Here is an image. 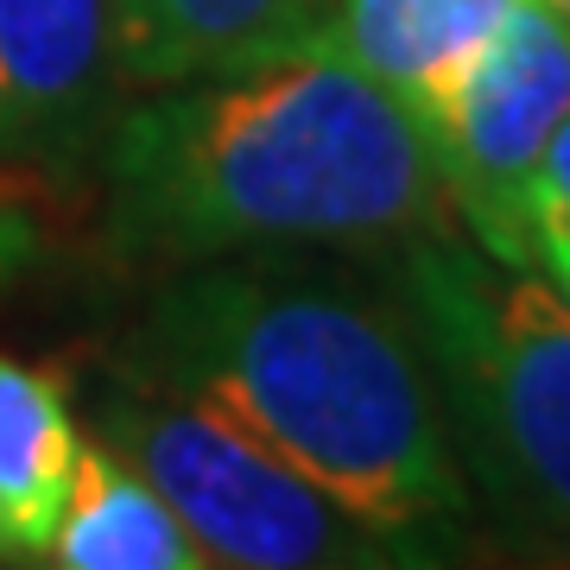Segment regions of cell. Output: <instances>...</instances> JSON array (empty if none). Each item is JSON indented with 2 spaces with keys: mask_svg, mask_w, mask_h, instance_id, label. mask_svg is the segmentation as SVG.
Listing matches in <instances>:
<instances>
[{
  "mask_svg": "<svg viewBox=\"0 0 570 570\" xmlns=\"http://www.w3.org/2000/svg\"><path fill=\"white\" fill-rule=\"evenodd\" d=\"M45 564L63 570H209V551L190 539L165 501L121 450L82 438L77 475L63 494Z\"/></svg>",
  "mask_w": 570,
  "mask_h": 570,
  "instance_id": "ba28073f",
  "label": "cell"
},
{
  "mask_svg": "<svg viewBox=\"0 0 570 570\" xmlns=\"http://www.w3.org/2000/svg\"><path fill=\"white\" fill-rule=\"evenodd\" d=\"M77 450L82 438L58 381L0 355V558L45 564Z\"/></svg>",
  "mask_w": 570,
  "mask_h": 570,
  "instance_id": "30bf717a",
  "label": "cell"
},
{
  "mask_svg": "<svg viewBox=\"0 0 570 570\" xmlns=\"http://www.w3.org/2000/svg\"><path fill=\"white\" fill-rule=\"evenodd\" d=\"M520 0H330L324 39L419 115Z\"/></svg>",
  "mask_w": 570,
  "mask_h": 570,
  "instance_id": "9c48e42d",
  "label": "cell"
},
{
  "mask_svg": "<svg viewBox=\"0 0 570 570\" xmlns=\"http://www.w3.org/2000/svg\"><path fill=\"white\" fill-rule=\"evenodd\" d=\"M546 7H558V20H564V26H570V0H546Z\"/></svg>",
  "mask_w": 570,
  "mask_h": 570,
  "instance_id": "4fadbf2b",
  "label": "cell"
},
{
  "mask_svg": "<svg viewBox=\"0 0 570 570\" xmlns=\"http://www.w3.org/2000/svg\"><path fill=\"white\" fill-rule=\"evenodd\" d=\"M570 115V26L546 0H520L419 108L431 159L469 242L532 266V197L551 134Z\"/></svg>",
  "mask_w": 570,
  "mask_h": 570,
  "instance_id": "5b68a950",
  "label": "cell"
},
{
  "mask_svg": "<svg viewBox=\"0 0 570 570\" xmlns=\"http://www.w3.org/2000/svg\"><path fill=\"white\" fill-rule=\"evenodd\" d=\"M444 209L419 115L330 39L108 121V242L140 261L406 247Z\"/></svg>",
  "mask_w": 570,
  "mask_h": 570,
  "instance_id": "7a4b0ae2",
  "label": "cell"
},
{
  "mask_svg": "<svg viewBox=\"0 0 570 570\" xmlns=\"http://www.w3.org/2000/svg\"><path fill=\"white\" fill-rule=\"evenodd\" d=\"M532 273L570 305V209L532 197Z\"/></svg>",
  "mask_w": 570,
  "mask_h": 570,
  "instance_id": "8fae6325",
  "label": "cell"
},
{
  "mask_svg": "<svg viewBox=\"0 0 570 570\" xmlns=\"http://www.w3.org/2000/svg\"><path fill=\"white\" fill-rule=\"evenodd\" d=\"M96 438L121 450L171 501L209 564L228 570H374L419 564V551L362 513L330 501L311 475L254 444L242 425L204 412L184 393L121 374L96 393Z\"/></svg>",
  "mask_w": 570,
  "mask_h": 570,
  "instance_id": "277c9868",
  "label": "cell"
},
{
  "mask_svg": "<svg viewBox=\"0 0 570 570\" xmlns=\"http://www.w3.org/2000/svg\"><path fill=\"white\" fill-rule=\"evenodd\" d=\"M127 374L242 425L419 558L469 513L438 367L400 298L311 266L190 261L146 305Z\"/></svg>",
  "mask_w": 570,
  "mask_h": 570,
  "instance_id": "6da1fadb",
  "label": "cell"
},
{
  "mask_svg": "<svg viewBox=\"0 0 570 570\" xmlns=\"http://www.w3.org/2000/svg\"><path fill=\"white\" fill-rule=\"evenodd\" d=\"M539 197H551V204L570 209V115H564V127H558L551 146H546V165H539Z\"/></svg>",
  "mask_w": 570,
  "mask_h": 570,
  "instance_id": "7c38bea8",
  "label": "cell"
},
{
  "mask_svg": "<svg viewBox=\"0 0 570 570\" xmlns=\"http://www.w3.org/2000/svg\"><path fill=\"white\" fill-rule=\"evenodd\" d=\"M115 82H127L115 0H0V153H77L108 127Z\"/></svg>",
  "mask_w": 570,
  "mask_h": 570,
  "instance_id": "8992f818",
  "label": "cell"
},
{
  "mask_svg": "<svg viewBox=\"0 0 570 570\" xmlns=\"http://www.w3.org/2000/svg\"><path fill=\"white\" fill-rule=\"evenodd\" d=\"M400 305L438 367L469 494L570 558V305L450 228L400 247Z\"/></svg>",
  "mask_w": 570,
  "mask_h": 570,
  "instance_id": "3957f363",
  "label": "cell"
},
{
  "mask_svg": "<svg viewBox=\"0 0 570 570\" xmlns=\"http://www.w3.org/2000/svg\"><path fill=\"white\" fill-rule=\"evenodd\" d=\"M127 82H204L324 39L330 0H115Z\"/></svg>",
  "mask_w": 570,
  "mask_h": 570,
  "instance_id": "52a82bcc",
  "label": "cell"
}]
</instances>
